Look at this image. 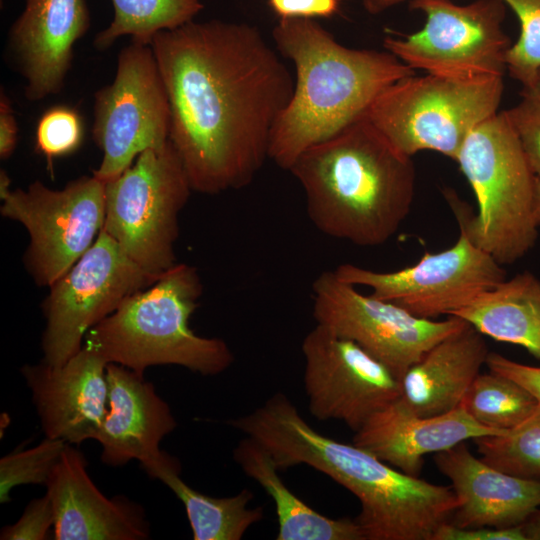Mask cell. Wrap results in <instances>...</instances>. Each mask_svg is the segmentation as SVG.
Segmentation results:
<instances>
[{
	"label": "cell",
	"instance_id": "1",
	"mask_svg": "<svg viewBox=\"0 0 540 540\" xmlns=\"http://www.w3.org/2000/svg\"><path fill=\"white\" fill-rule=\"evenodd\" d=\"M151 47L170 103L169 141L192 190L249 185L293 94L284 61L257 27L218 19L161 31Z\"/></svg>",
	"mask_w": 540,
	"mask_h": 540
},
{
	"label": "cell",
	"instance_id": "2",
	"mask_svg": "<svg viewBox=\"0 0 540 540\" xmlns=\"http://www.w3.org/2000/svg\"><path fill=\"white\" fill-rule=\"evenodd\" d=\"M229 425L261 443L279 469L306 464L350 491L361 504L355 521L365 540H432L457 508L451 486L406 474L353 443L320 434L281 392Z\"/></svg>",
	"mask_w": 540,
	"mask_h": 540
},
{
	"label": "cell",
	"instance_id": "33",
	"mask_svg": "<svg viewBox=\"0 0 540 540\" xmlns=\"http://www.w3.org/2000/svg\"><path fill=\"white\" fill-rule=\"evenodd\" d=\"M55 516L52 501L46 493L33 499L26 506L20 519L2 528L1 540H44L54 528Z\"/></svg>",
	"mask_w": 540,
	"mask_h": 540
},
{
	"label": "cell",
	"instance_id": "6",
	"mask_svg": "<svg viewBox=\"0 0 540 540\" xmlns=\"http://www.w3.org/2000/svg\"><path fill=\"white\" fill-rule=\"evenodd\" d=\"M478 205L469 215L450 197L459 227L499 264L524 257L538 239L533 174L506 111L497 112L466 138L455 160Z\"/></svg>",
	"mask_w": 540,
	"mask_h": 540
},
{
	"label": "cell",
	"instance_id": "23",
	"mask_svg": "<svg viewBox=\"0 0 540 540\" xmlns=\"http://www.w3.org/2000/svg\"><path fill=\"white\" fill-rule=\"evenodd\" d=\"M233 457L272 498L278 520L277 540H365L355 519L326 517L296 496L280 478L271 453L255 439H242Z\"/></svg>",
	"mask_w": 540,
	"mask_h": 540
},
{
	"label": "cell",
	"instance_id": "17",
	"mask_svg": "<svg viewBox=\"0 0 540 540\" xmlns=\"http://www.w3.org/2000/svg\"><path fill=\"white\" fill-rule=\"evenodd\" d=\"M107 364L83 345L62 366L41 361L20 369L45 437L72 445L95 440L108 412Z\"/></svg>",
	"mask_w": 540,
	"mask_h": 540
},
{
	"label": "cell",
	"instance_id": "18",
	"mask_svg": "<svg viewBox=\"0 0 540 540\" xmlns=\"http://www.w3.org/2000/svg\"><path fill=\"white\" fill-rule=\"evenodd\" d=\"M81 451L67 443L46 483L54 509L55 540H144L149 525L139 504L107 498L87 472Z\"/></svg>",
	"mask_w": 540,
	"mask_h": 540
},
{
	"label": "cell",
	"instance_id": "24",
	"mask_svg": "<svg viewBox=\"0 0 540 540\" xmlns=\"http://www.w3.org/2000/svg\"><path fill=\"white\" fill-rule=\"evenodd\" d=\"M452 316L482 335L521 346L540 360V279L533 273L505 279Z\"/></svg>",
	"mask_w": 540,
	"mask_h": 540
},
{
	"label": "cell",
	"instance_id": "35",
	"mask_svg": "<svg viewBox=\"0 0 540 540\" xmlns=\"http://www.w3.org/2000/svg\"><path fill=\"white\" fill-rule=\"evenodd\" d=\"M271 10L284 18H329L340 7V0H267Z\"/></svg>",
	"mask_w": 540,
	"mask_h": 540
},
{
	"label": "cell",
	"instance_id": "37",
	"mask_svg": "<svg viewBox=\"0 0 540 540\" xmlns=\"http://www.w3.org/2000/svg\"><path fill=\"white\" fill-rule=\"evenodd\" d=\"M18 141V124L8 95L0 93V158L6 160L14 153Z\"/></svg>",
	"mask_w": 540,
	"mask_h": 540
},
{
	"label": "cell",
	"instance_id": "41",
	"mask_svg": "<svg viewBox=\"0 0 540 540\" xmlns=\"http://www.w3.org/2000/svg\"><path fill=\"white\" fill-rule=\"evenodd\" d=\"M11 179L5 170L0 171V197L3 199L10 191Z\"/></svg>",
	"mask_w": 540,
	"mask_h": 540
},
{
	"label": "cell",
	"instance_id": "3",
	"mask_svg": "<svg viewBox=\"0 0 540 540\" xmlns=\"http://www.w3.org/2000/svg\"><path fill=\"white\" fill-rule=\"evenodd\" d=\"M288 171L303 188L314 227L360 247L391 239L414 200L412 157L394 147L365 116L305 150Z\"/></svg>",
	"mask_w": 540,
	"mask_h": 540
},
{
	"label": "cell",
	"instance_id": "22",
	"mask_svg": "<svg viewBox=\"0 0 540 540\" xmlns=\"http://www.w3.org/2000/svg\"><path fill=\"white\" fill-rule=\"evenodd\" d=\"M483 335L467 324L430 348L401 378V399L421 416L459 406L489 355Z\"/></svg>",
	"mask_w": 540,
	"mask_h": 540
},
{
	"label": "cell",
	"instance_id": "26",
	"mask_svg": "<svg viewBox=\"0 0 540 540\" xmlns=\"http://www.w3.org/2000/svg\"><path fill=\"white\" fill-rule=\"evenodd\" d=\"M114 16L110 24L98 32L93 45L107 50L123 36L151 45L154 36L177 28L195 17L204 8L200 0H111Z\"/></svg>",
	"mask_w": 540,
	"mask_h": 540
},
{
	"label": "cell",
	"instance_id": "14",
	"mask_svg": "<svg viewBox=\"0 0 540 540\" xmlns=\"http://www.w3.org/2000/svg\"><path fill=\"white\" fill-rule=\"evenodd\" d=\"M334 272L342 281L366 286L372 296L425 319L452 316L506 279L503 266L477 247L462 228L450 248L426 252L412 266L378 272L344 263Z\"/></svg>",
	"mask_w": 540,
	"mask_h": 540
},
{
	"label": "cell",
	"instance_id": "20",
	"mask_svg": "<svg viewBox=\"0 0 540 540\" xmlns=\"http://www.w3.org/2000/svg\"><path fill=\"white\" fill-rule=\"evenodd\" d=\"M503 432L479 424L462 406L437 416H421L399 398L372 415L355 432L353 444L406 474L418 476L425 455Z\"/></svg>",
	"mask_w": 540,
	"mask_h": 540
},
{
	"label": "cell",
	"instance_id": "8",
	"mask_svg": "<svg viewBox=\"0 0 540 540\" xmlns=\"http://www.w3.org/2000/svg\"><path fill=\"white\" fill-rule=\"evenodd\" d=\"M192 191L170 141L147 149L105 183L102 230L145 273L159 279L178 263L179 214Z\"/></svg>",
	"mask_w": 540,
	"mask_h": 540
},
{
	"label": "cell",
	"instance_id": "40",
	"mask_svg": "<svg viewBox=\"0 0 540 540\" xmlns=\"http://www.w3.org/2000/svg\"><path fill=\"white\" fill-rule=\"evenodd\" d=\"M534 219L536 224L540 226V178H536L535 182Z\"/></svg>",
	"mask_w": 540,
	"mask_h": 540
},
{
	"label": "cell",
	"instance_id": "5",
	"mask_svg": "<svg viewBox=\"0 0 540 540\" xmlns=\"http://www.w3.org/2000/svg\"><path fill=\"white\" fill-rule=\"evenodd\" d=\"M202 293L197 269L177 263L93 326L84 345L107 363L139 375L155 365H178L204 376L220 374L234 361L228 344L197 335L189 324Z\"/></svg>",
	"mask_w": 540,
	"mask_h": 540
},
{
	"label": "cell",
	"instance_id": "10",
	"mask_svg": "<svg viewBox=\"0 0 540 540\" xmlns=\"http://www.w3.org/2000/svg\"><path fill=\"white\" fill-rule=\"evenodd\" d=\"M1 200V215L20 223L29 235L24 265L40 287L49 288L81 258L105 220V182L93 174L62 189L35 180Z\"/></svg>",
	"mask_w": 540,
	"mask_h": 540
},
{
	"label": "cell",
	"instance_id": "34",
	"mask_svg": "<svg viewBox=\"0 0 540 540\" xmlns=\"http://www.w3.org/2000/svg\"><path fill=\"white\" fill-rule=\"evenodd\" d=\"M432 540H527L522 524L512 527H473L456 526L449 521L442 523Z\"/></svg>",
	"mask_w": 540,
	"mask_h": 540
},
{
	"label": "cell",
	"instance_id": "30",
	"mask_svg": "<svg viewBox=\"0 0 540 540\" xmlns=\"http://www.w3.org/2000/svg\"><path fill=\"white\" fill-rule=\"evenodd\" d=\"M516 14L520 33L506 53V70L529 88L540 71V0H502Z\"/></svg>",
	"mask_w": 540,
	"mask_h": 540
},
{
	"label": "cell",
	"instance_id": "12",
	"mask_svg": "<svg viewBox=\"0 0 540 540\" xmlns=\"http://www.w3.org/2000/svg\"><path fill=\"white\" fill-rule=\"evenodd\" d=\"M158 279L145 273L103 230L42 302V361L58 367L83 347L87 332L129 296Z\"/></svg>",
	"mask_w": 540,
	"mask_h": 540
},
{
	"label": "cell",
	"instance_id": "25",
	"mask_svg": "<svg viewBox=\"0 0 540 540\" xmlns=\"http://www.w3.org/2000/svg\"><path fill=\"white\" fill-rule=\"evenodd\" d=\"M142 467L181 500L194 540H240L251 525L263 519L262 507H248L254 497L250 490L222 498L202 494L181 479L180 463L166 452Z\"/></svg>",
	"mask_w": 540,
	"mask_h": 540
},
{
	"label": "cell",
	"instance_id": "19",
	"mask_svg": "<svg viewBox=\"0 0 540 540\" xmlns=\"http://www.w3.org/2000/svg\"><path fill=\"white\" fill-rule=\"evenodd\" d=\"M434 460L457 497L449 520L456 526H517L540 509V480L504 473L475 457L464 442L436 453Z\"/></svg>",
	"mask_w": 540,
	"mask_h": 540
},
{
	"label": "cell",
	"instance_id": "31",
	"mask_svg": "<svg viewBox=\"0 0 540 540\" xmlns=\"http://www.w3.org/2000/svg\"><path fill=\"white\" fill-rule=\"evenodd\" d=\"M83 123L79 113L68 106H54L38 120L35 150L47 160L53 175L55 158L75 152L83 141Z\"/></svg>",
	"mask_w": 540,
	"mask_h": 540
},
{
	"label": "cell",
	"instance_id": "32",
	"mask_svg": "<svg viewBox=\"0 0 540 540\" xmlns=\"http://www.w3.org/2000/svg\"><path fill=\"white\" fill-rule=\"evenodd\" d=\"M505 111L533 174L540 178V99L521 93V100Z\"/></svg>",
	"mask_w": 540,
	"mask_h": 540
},
{
	"label": "cell",
	"instance_id": "21",
	"mask_svg": "<svg viewBox=\"0 0 540 540\" xmlns=\"http://www.w3.org/2000/svg\"><path fill=\"white\" fill-rule=\"evenodd\" d=\"M106 376L108 412L95 438L102 462L119 467L134 459L141 465L158 459L160 442L177 426L170 407L143 375L108 363Z\"/></svg>",
	"mask_w": 540,
	"mask_h": 540
},
{
	"label": "cell",
	"instance_id": "15",
	"mask_svg": "<svg viewBox=\"0 0 540 540\" xmlns=\"http://www.w3.org/2000/svg\"><path fill=\"white\" fill-rule=\"evenodd\" d=\"M304 386L311 414L340 420L358 431L401 397V381L352 340L316 324L302 342Z\"/></svg>",
	"mask_w": 540,
	"mask_h": 540
},
{
	"label": "cell",
	"instance_id": "4",
	"mask_svg": "<svg viewBox=\"0 0 540 540\" xmlns=\"http://www.w3.org/2000/svg\"><path fill=\"white\" fill-rule=\"evenodd\" d=\"M272 38L295 67L293 94L272 131L268 152L284 170L305 150L365 116L391 84L415 74L387 50L342 45L315 19H279Z\"/></svg>",
	"mask_w": 540,
	"mask_h": 540
},
{
	"label": "cell",
	"instance_id": "38",
	"mask_svg": "<svg viewBox=\"0 0 540 540\" xmlns=\"http://www.w3.org/2000/svg\"><path fill=\"white\" fill-rule=\"evenodd\" d=\"M522 529L527 540H540V509L522 524Z\"/></svg>",
	"mask_w": 540,
	"mask_h": 540
},
{
	"label": "cell",
	"instance_id": "29",
	"mask_svg": "<svg viewBox=\"0 0 540 540\" xmlns=\"http://www.w3.org/2000/svg\"><path fill=\"white\" fill-rule=\"evenodd\" d=\"M66 442L45 437L37 446L18 450L0 459V502L11 501L10 492L25 484H45L60 459Z\"/></svg>",
	"mask_w": 540,
	"mask_h": 540
},
{
	"label": "cell",
	"instance_id": "13",
	"mask_svg": "<svg viewBox=\"0 0 540 540\" xmlns=\"http://www.w3.org/2000/svg\"><path fill=\"white\" fill-rule=\"evenodd\" d=\"M316 324L352 340L400 379L435 344L468 323L456 316L437 321L414 316L398 305L363 295L334 270L312 283Z\"/></svg>",
	"mask_w": 540,
	"mask_h": 540
},
{
	"label": "cell",
	"instance_id": "11",
	"mask_svg": "<svg viewBox=\"0 0 540 540\" xmlns=\"http://www.w3.org/2000/svg\"><path fill=\"white\" fill-rule=\"evenodd\" d=\"M171 110L151 45L130 42L118 54L113 81L94 94L92 135L102 150L93 175L103 182L119 176L150 148L169 142Z\"/></svg>",
	"mask_w": 540,
	"mask_h": 540
},
{
	"label": "cell",
	"instance_id": "42",
	"mask_svg": "<svg viewBox=\"0 0 540 540\" xmlns=\"http://www.w3.org/2000/svg\"><path fill=\"white\" fill-rule=\"evenodd\" d=\"M521 93L530 94L540 99V71L538 72L532 85L527 89H522Z\"/></svg>",
	"mask_w": 540,
	"mask_h": 540
},
{
	"label": "cell",
	"instance_id": "9",
	"mask_svg": "<svg viewBox=\"0 0 540 540\" xmlns=\"http://www.w3.org/2000/svg\"><path fill=\"white\" fill-rule=\"evenodd\" d=\"M410 5L425 15L424 26L403 37H385V50L413 70L427 74L504 76L511 44L502 26L506 14L502 0H475L467 5L451 0H411Z\"/></svg>",
	"mask_w": 540,
	"mask_h": 540
},
{
	"label": "cell",
	"instance_id": "16",
	"mask_svg": "<svg viewBox=\"0 0 540 540\" xmlns=\"http://www.w3.org/2000/svg\"><path fill=\"white\" fill-rule=\"evenodd\" d=\"M90 26L85 0H26L11 25L6 56L25 80L24 95L40 101L58 94L73 61V47Z\"/></svg>",
	"mask_w": 540,
	"mask_h": 540
},
{
	"label": "cell",
	"instance_id": "27",
	"mask_svg": "<svg viewBox=\"0 0 540 540\" xmlns=\"http://www.w3.org/2000/svg\"><path fill=\"white\" fill-rule=\"evenodd\" d=\"M461 406L479 424L507 431L534 415L540 401L514 380L489 371L475 378Z\"/></svg>",
	"mask_w": 540,
	"mask_h": 540
},
{
	"label": "cell",
	"instance_id": "36",
	"mask_svg": "<svg viewBox=\"0 0 540 540\" xmlns=\"http://www.w3.org/2000/svg\"><path fill=\"white\" fill-rule=\"evenodd\" d=\"M485 365L489 371L519 383L540 401V367L522 364L498 353H489Z\"/></svg>",
	"mask_w": 540,
	"mask_h": 540
},
{
	"label": "cell",
	"instance_id": "39",
	"mask_svg": "<svg viewBox=\"0 0 540 540\" xmlns=\"http://www.w3.org/2000/svg\"><path fill=\"white\" fill-rule=\"evenodd\" d=\"M404 1L406 0H361V3L368 13L379 14Z\"/></svg>",
	"mask_w": 540,
	"mask_h": 540
},
{
	"label": "cell",
	"instance_id": "28",
	"mask_svg": "<svg viewBox=\"0 0 540 540\" xmlns=\"http://www.w3.org/2000/svg\"><path fill=\"white\" fill-rule=\"evenodd\" d=\"M473 441L490 466L516 477L540 480V409L513 429Z\"/></svg>",
	"mask_w": 540,
	"mask_h": 540
},
{
	"label": "cell",
	"instance_id": "7",
	"mask_svg": "<svg viewBox=\"0 0 540 540\" xmlns=\"http://www.w3.org/2000/svg\"><path fill=\"white\" fill-rule=\"evenodd\" d=\"M504 76L411 75L382 91L365 117L398 150L456 160L469 134L498 112Z\"/></svg>",
	"mask_w": 540,
	"mask_h": 540
}]
</instances>
